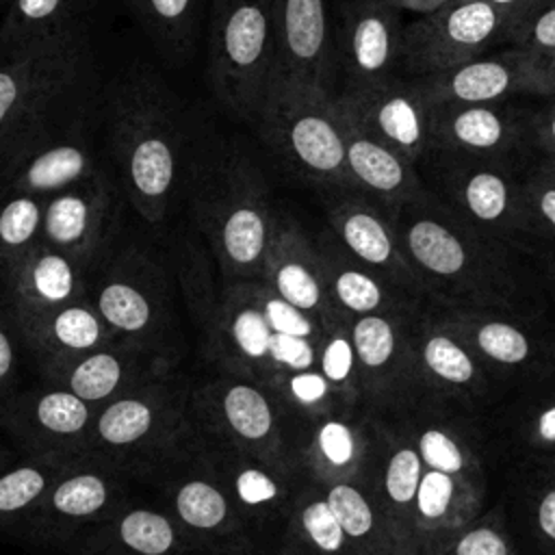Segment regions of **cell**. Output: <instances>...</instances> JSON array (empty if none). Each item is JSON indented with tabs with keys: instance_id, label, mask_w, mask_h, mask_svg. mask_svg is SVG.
<instances>
[{
	"instance_id": "6da1fadb",
	"label": "cell",
	"mask_w": 555,
	"mask_h": 555,
	"mask_svg": "<svg viewBox=\"0 0 555 555\" xmlns=\"http://www.w3.org/2000/svg\"><path fill=\"white\" fill-rule=\"evenodd\" d=\"M191 119L184 102L147 65L117 78L106 102V152L134 212L165 221L193 160Z\"/></svg>"
},
{
	"instance_id": "7a4b0ae2",
	"label": "cell",
	"mask_w": 555,
	"mask_h": 555,
	"mask_svg": "<svg viewBox=\"0 0 555 555\" xmlns=\"http://www.w3.org/2000/svg\"><path fill=\"white\" fill-rule=\"evenodd\" d=\"M193 208L219 258L232 271L260 264L273 236L264 180L236 143L193 154Z\"/></svg>"
},
{
	"instance_id": "3957f363",
	"label": "cell",
	"mask_w": 555,
	"mask_h": 555,
	"mask_svg": "<svg viewBox=\"0 0 555 555\" xmlns=\"http://www.w3.org/2000/svg\"><path fill=\"white\" fill-rule=\"evenodd\" d=\"M186 429V392L169 373L98 405L80 460L143 479Z\"/></svg>"
},
{
	"instance_id": "277c9868",
	"label": "cell",
	"mask_w": 555,
	"mask_h": 555,
	"mask_svg": "<svg viewBox=\"0 0 555 555\" xmlns=\"http://www.w3.org/2000/svg\"><path fill=\"white\" fill-rule=\"evenodd\" d=\"M87 30L0 50V156L69 111L89 76Z\"/></svg>"
},
{
	"instance_id": "5b68a950",
	"label": "cell",
	"mask_w": 555,
	"mask_h": 555,
	"mask_svg": "<svg viewBox=\"0 0 555 555\" xmlns=\"http://www.w3.org/2000/svg\"><path fill=\"white\" fill-rule=\"evenodd\" d=\"M280 74L269 0H210L206 80L217 104L251 124Z\"/></svg>"
},
{
	"instance_id": "8992f818",
	"label": "cell",
	"mask_w": 555,
	"mask_h": 555,
	"mask_svg": "<svg viewBox=\"0 0 555 555\" xmlns=\"http://www.w3.org/2000/svg\"><path fill=\"white\" fill-rule=\"evenodd\" d=\"M251 124L262 143L297 173L351 186L334 93L275 74Z\"/></svg>"
},
{
	"instance_id": "52a82bcc",
	"label": "cell",
	"mask_w": 555,
	"mask_h": 555,
	"mask_svg": "<svg viewBox=\"0 0 555 555\" xmlns=\"http://www.w3.org/2000/svg\"><path fill=\"white\" fill-rule=\"evenodd\" d=\"M87 297L119 340L165 353L167 284L158 262L139 245L115 247L91 273Z\"/></svg>"
},
{
	"instance_id": "ba28073f",
	"label": "cell",
	"mask_w": 555,
	"mask_h": 555,
	"mask_svg": "<svg viewBox=\"0 0 555 555\" xmlns=\"http://www.w3.org/2000/svg\"><path fill=\"white\" fill-rule=\"evenodd\" d=\"M516 20L488 0H449L403 24L399 69L418 78L460 65L503 43Z\"/></svg>"
},
{
	"instance_id": "9c48e42d",
	"label": "cell",
	"mask_w": 555,
	"mask_h": 555,
	"mask_svg": "<svg viewBox=\"0 0 555 555\" xmlns=\"http://www.w3.org/2000/svg\"><path fill=\"white\" fill-rule=\"evenodd\" d=\"M102 167L82 115L67 111L0 156V189L50 197Z\"/></svg>"
},
{
	"instance_id": "30bf717a",
	"label": "cell",
	"mask_w": 555,
	"mask_h": 555,
	"mask_svg": "<svg viewBox=\"0 0 555 555\" xmlns=\"http://www.w3.org/2000/svg\"><path fill=\"white\" fill-rule=\"evenodd\" d=\"M124 202L115 173L102 167L87 180L46 197L41 241L93 273L115 249Z\"/></svg>"
},
{
	"instance_id": "8fae6325",
	"label": "cell",
	"mask_w": 555,
	"mask_h": 555,
	"mask_svg": "<svg viewBox=\"0 0 555 555\" xmlns=\"http://www.w3.org/2000/svg\"><path fill=\"white\" fill-rule=\"evenodd\" d=\"M130 479L111 466L72 460L17 527L37 542H72L130 501Z\"/></svg>"
},
{
	"instance_id": "7c38bea8",
	"label": "cell",
	"mask_w": 555,
	"mask_h": 555,
	"mask_svg": "<svg viewBox=\"0 0 555 555\" xmlns=\"http://www.w3.org/2000/svg\"><path fill=\"white\" fill-rule=\"evenodd\" d=\"M95 405L74 392L46 384L13 392L0 410L4 429L26 457L80 460Z\"/></svg>"
},
{
	"instance_id": "4fadbf2b",
	"label": "cell",
	"mask_w": 555,
	"mask_h": 555,
	"mask_svg": "<svg viewBox=\"0 0 555 555\" xmlns=\"http://www.w3.org/2000/svg\"><path fill=\"white\" fill-rule=\"evenodd\" d=\"M538 67L540 54L505 46L412 80L429 104H496L516 95H538Z\"/></svg>"
},
{
	"instance_id": "5bb4252c",
	"label": "cell",
	"mask_w": 555,
	"mask_h": 555,
	"mask_svg": "<svg viewBox=\"0 0 555 555\" xmlns=\"http://www.w3.org/2000/svg\"><path fill=\"white\" fill-rule=\"evenodd\" d=\"M46 384L61 386L91 405H102L137 386L171 373L167 353L115 340L74 360L39 366Z\"/></svg>"
},
{
	"instance_id": "9a60e30c",
	"label": "cell",
	"mask_w": 555,
	"mask_h": 555,
	"mask_svg": "<svg viewBox=\"0 0 555 555\" xmlns=\"http://www.w3.org/2000/svg\"><path fill=\"white\" fill-rule=\"evenodd\" d=\"M336 98L364 130L410 163L431 152V104L412 78L392 76L371 87L340 91Z\"/></svg>"
},
{
	"instance_id": "2e32d148",
	"label": "cell",
	"mask_w": 555,
	"mask_h": 555,
	"mask_svg": "<svg viewBox=\"0 0 555 555\" xmlns=\"http://www.w3.org/2000/svg\"><path fill=\"white\" fill-rule=\"evenodd\" d=\"M390 0H349L336 46L343 91L362 89L397 76L403 22Z\"/></svg>"
},
{
	"instance_id": "e0dca14e",
	"label": "cell",
	"mask_w": 555,
	"mask_h": 555,
	"mask_svg": "<svg viewBox=\"0 0 555 555\" xmlns=\"http://www.w3.org/2000/svg\"><path fill=\"white\" fill-rule=\"evenodd\" d=\"M269 4L280 74L334 93L336 43L330 33L325 0H269Z\"/></svg>"
},
{
	"instance_id": "ac0fdd59",
	"label": "cell",
	"mask_w": 555,
	"mask_h": 555,
	"mask_svg": "<svg viewBox=\"0 0 555 555\" xmlns=\"http://www.w3.org/2000/svg\"><path fill=\"white\" fill-rule=\"evenodd\" d=\"M525 121L512 102L431 104V150L442 156L505 160L525 139Z\"/></svg>"
},
{
	"instance_id": "d6986e66",
	"label": "cell",
	"mask_w": 555,
	"mask_h": 555,
	"mask_svg": "<svg viewBox=\"0 0 555 555\" xmlns=\"http://www.w3.org/2000/svg\"><path fill=\"white\" fill-rule=\"evenodd\" d=\"M9 317L20 336L35 351L39 366L74 360L119 340L89 297L43 312Z\"/></svg>"
},
{
	"instance_id": "ffe728a7",
	"label": "cell",
	"mask_w": 555,
	"mask_h": 555,
	"mask_svg": "<svg viewBox=\"0 0 555 555\" xmlns=\"http://www.w3.org/2000/svg\"><path fill=\"white\" fill-rule=\"evenodd\" d=\"M72 544L78 555H184L189 538L169 512L126 501Z\"/></svg>"
},
{
	"instance_id": "44dd1931",
	"label": "cell",
	"mask_w": 555,
	"mask_h": 555,
	"mask_svg": "<svg viewBox=\"0 0 555 555\" xmlns=\"http://www.w3.org/2000/svg\"><path fill=\"white\" fill-rule=\"evenodd\" d=\"M0 275L7 280L9 314L43 312L82 299L91 278L80 262L43 241Z\"/></svg>"
},
{
	"instance_id": "7402d4cb",
	"label": "cell",
	"mask_w": 555,
	"mask_h": 555,
	"mask_svg": "<svg viewBox=\"0 0 555 555\" xmlns=\"http://www.w3.org/2000/svg\"><path fill=\"white\" fill-rule=\"evenodd\" d=\"M334 100L343 128L345 165L351 186H360L382 197L384 202L399 206L410 197L418 195L421 189L414 173V163L382 143L369 130H364L349 113V108L338 102L336 95Z\"/></svg>"
},
{
	"instance_id": "603a6c76",
	"label": "cell",
	"mask_w": 555,
	"mask_h": 555,
	"mask_svg": "<svg viewBox=\"0 0 555 555\" xmlns=\"http://www.w3.org/2000/svg\"><path fill=\"white\" fill-rule=\"evenodd\" d=\"M449 189L464 212L483 225H503L514 221L520 202V189L501 158L449 156Z\"/></svg>"
},
{
	"instance_id": "cb8c5ba5",
	"label": "cell",
	"mask_w": 555,
	"mask_h": 555,
	"mask_svg": "<svg viewBox=\"0 0 555 555\" xmlns=\"http://www.w3.org/2000/svg\"><path fill=\"white\" fill-rule=\"evenodd\" d=\"M145 477H163V492L169 503V514L186 538L221 533L230 527V499L212 473L173 470V466L163 460Z\"/></svg>"
},
{
	"instance_id": "d4e9b609",
	"label": "cell",
	"mask_w": 555,
	"mask_h": 555,
	"mask_svg": "<svg viewBox=\"0 0 555 555\" xmlns=\"http://www.w3.org/2000/svg\"><path fill=\"white\" fill-rule=\"evenodd\" d=\"M95 0H9L0 50L24 48L85 30L82 15Z\"/></svg>"
},
{
	"instance_id": "484cf974",
	"label": "cell",
	"mask_w": 555,
	"mask_h": 555,
	"mask_svg": "<svg viewBox=\"0 0 555 555\" xmlns=\"http://www.w3.org/2000/svg\"><path fill=\"white\" fill-rule=\"evenodd\" d=\"M401 236L410 256L434 275H455L466 264V245L457 230L425 206L423 193L401 204Z\"/></svg>"
},
{
	"instance_id": "4316f807",
	"label": "cell",
	"mask_w": 555,
	"mask_h": 555,
	"mask_svg": "<svg viewBox=\"0 0 555 555\" xmlns=\"http://www.w3.org/2000/svg\"><path fill=\"white\" fill-rule=\"evenodd\" d=\"M204 408L210 410L217 427L243 442H262L273 431V410L267 397L251 384L230 382L210 388L204 395Z\"/></svg>"
},
{
	"instance_id": "83f0119b",
	"label": "cell",
	"mask_w": 555,
	"mask_h": 555,
	"mask_svg": "<svg viewBox=\"0 0 555 555\" xmlns=\"http://www.w3.org/2000/svg\"><path fill=\"white\" fill-rule=\"evenodd\" d=\"M143 33L171 61H184L195 43L199 0H121Z\"/></svg>"
},
{
	"instance_id": "f1b7e54d",
	"label": "cell",
	"mask_w": 555,
	"mask_h": 555,
	"mask_svg": "<svg viewBox=\"0 0 555 555\" xmlns=\"http://www.w3.org/2000/svg\"><path fill=\"white\" fill-rule=\"evenodd\" d=\"M72 460L26 457L0 473V531L15 529Z\"/></svg>"
},
{
	"instance_id": "f546056e",
	"label": "cell",
	"mask_w": 555,
	"mask_h": 555,
	"mask_svg": "<svg viewBox=\"0 0 555 555\" xmlns=\"http://www.w3.org/2000/svg\"><path fill=\"white\" fill-rule=\"evenodd\" d=\"M46 197L0 189V273L41 241Z\"/></svg>"
},
{
	"instance_id": "4dcf8cb0",
	"label": "cell",
	"mask_w": 555,
	"mask_h": 555,
	"mask_svg": "<svg viewBox=\"0 0 555 555\" xmlns=\"http://www.w3.org/2000/svg\"><path fill=\"white\" fill-rule=\"evenodd\" d=\"M334 225L347 249L366 264H388L395 243L386 223L364 204L343 202L334 210Z\"/></svg>"
},
{
	"instance_id": "1f68e13d",
	"label": "cell",
	"mask_w": 555,
	"mask_h": 555,
	"mask_svg": "<svg viewBox=\"0 0 555 555\" xmlns=\"http://www.w3.org/2000/svg\"><path fill=\"white\" fill-rule=\"evenodd\" d=\"M507 46H516L535 54L555 52V0H538L507 30Z\"/></svg>"
},
{
	"instance_id": "d6a6232c",
	"label": "cell",
	"mask_w": 555,
	"mask_h": 555,
	"mask_svg": "<svg viewBox=\"0 0 555 555\" xmlns=\"http://www.w3.org/2000/svg\"><path fill=\"white\" fill-rule=\"evenodd\" d=\"M271 327L262 314V310L254 306L234 308L228 319V338L234 349L247 360H262L269 356L271 345Z\"/></svg>"
},
{
	"instance_id": "836d02e7",
	"label": "cell",
	"mask_w": 555,
	"mask_h": 555,
	"mask_svg": "<svg viewBox=\"0 0 555 555\" xmlns=\"http://www.w3.org/2000/svg\"><path fill=\"white\" fill-rule=\"evenodd\" d=\"M351 343L358 360L369 369H377L386 364L395 351V332L384 317L364 314L353 325Z\"/></svg>"
},
{
	"instance_id": "e575fe53",
	"label": "cell",
	"mask_w": 555,
	"mask_h": 555,
	"mask_svg": "<svg viewBox=\"0 0 555 555\" xmlns=\"http://www.w3.org/2000/svg\"><path fill=\"white\" fill-rule=\"evenodd\" d=\"M423 360L436 377L449 384H468L475 377L468 353L447 336H431L423 347Z\"/></svg>"
},
{
	"instance_id": "d590c367",
	"label": "cell",
	"mask_w": 555,
	"mask_h": 555,
	"mask_svg": "<svg viewBox=\"0 0 555 555\" xmlns=\"http://www.w3.org/2000/svg\"><path fill=\"white\" fill-rule=\"evenodd\" d=\"M325 503L343 527L345 535L362 538L373 527V509L366 499L349 483H336L325 494Z\"/></svg>"
},
{
	"instance_id": "8d00e7d4",
	"label": "cell",
	"mask_w": 555,
	"mask_h": 555,
	"mask_svg": "<svg viewBox=\"0 0 555 555\" xmlns=\"http://www.w3.org/2000/svg\"><path fill=\"white\" fill-rule=\"evenodd\" d=\"M275 291L278 295L293 304L299 310H312L319 299H321V291H319V282L314 280L312 271L293 258H284L278 269H275Z\"/></svg>"
},
{
	"instance_id": "74e56055",
	"label": "cell",
	"mask_w": 555,
	"mask_h": 555,
	"mask_svg": "<svg viewBox=\"0 0 555 555\" xmlns=\"http://www.w3.org/2000/svg\"><path fill=\"white\" fill-rule=\"evenodd\" d=\"M477 345L488 358L501 364H518L529 356V343L525 334L501 321L481 325L477 332Z\"/></svg>"
},
{
	"instance_id": "f35d334b",
	"label": "cell",
	"mask_w": 555,
	"mask_h": 555,
	"mask_svg": "<svg viewBox=\"0 0 555 555\" xmlns=\"http://www.w3.org/2000/svg\"><path fill=\"white\" fill-rule=\"evenodd\" d=\"M423 475V460L418 455V451L405 447L399 449L386 466V494L390 496L392 503L397 505H408L414 501L418 481Z\"/></svg>"
},
{
	"instance_id": "ab89813d",
	"label": "cell",
	"mask_w": 555,
	"mask_h": 555,
	"mask_svg": "<svg viewBox=\"0 0 555 555\" xmlns=\"http://www.w3.org/2000/svg\"><path fill=\"white\" fill-rule=\"evenodd\" d=\"M301 525L306 535L314 542L323 553H336L343 548L345 531L332 514L330 505L323 501H312L301 512Z\"/></svg>"
},
{
	"instance_id": "60d3db41",
	"label": "cell",
	"mask_w": 555,
	"mask_h": 555,
	"mask_svg": "<svg viewBox=\"0 0 555 555\" xmlns=\"http://www.w3.org/2000/svg\"><path fill=\"white\" fill-rule=\"evenodd\" d=\"M336 295L340 299V304L353 312H373L375 308H379L382 304V291L377 286V282L356 269H345L336 275L334 282Z\"/></svg>"
},
{
	"instance_id": "b9f144b4",
	"label": "cell",
	"mask_w": 555,
	"mask_h": 555,
	"mask_svg": "<svg viewBox=\"0 0 555 555\" xmlns=\"http://www.w3.org/2000/svg\"><path fill=\"white\" fill-rule=\"evenodd\" d=\"M453 492H455V483L453 477L442 473V470H434L429 468L427 473L421 475L416 494H414V503L416 509L423 518L427 520H438L449 512V505L453 501Z\"/></svg>"
},
{
	"instance_id": "7bdbcfd3",
	"label": "cell",
	"mask_w": 555,
	"mask_h": 555,
	"mask_svg": "<svg viewBox=\"0 0 555 555\" xmlns=\"http://www.w3.org/2000/svg\"><path fill=\"white\" fill-rule=\"evenodd\" d=\"M232 496L243 507H260L278 496V483L273 477L256 466H236L230 470Z\"/></svg>"
},
{
	"instance_id": "ee69618b",
	"label": "cell",
	"mask_w": 555,
	"mask_h": 555,
	"mask_svg": "<svg viewBox=\"0 0 555 555\" xmlns=\"http://www.w3.org/2000/svg\"><path fill=\"white\" fill-rule=\"evenodd\" d=\"M418 455L421 460L447 475H455L464 468V455L460 447L440 429H425L418 438Z\"/></svg>"
},
{
	"instance_id": "f6af8a7d",
	"label": "cell",
	"mask_w": 555,
	"mask_h": 555,
	"mask_svg": "<svg viewBox=\"0 0 555 555\" xmlns=\"http://www.w3.org/2000/svg\"><path fill=\"white\" fill-rule=\"evenodd\" d=\"M522 206L531 208L551 230H555V169L540 167L520 189Z\"/></svg>"
},
{
	"instance_id": "bcb514c9",
	"label": "cell",
	"mask_w": 555,
	"mask_h": 555,
	"mask_svg": "<svg viewBox=\"0 0 555 555\" xmlns=\"http://www.w3.org/2000/svg\"><path fill=\"white\" fill-rule=\"evenodd\" d=\"M317 447L330 466H347L356 455L353 431L340 421H327L317 434Z\"/></svg>"
},
{
	"instance_id": "7dc6e473",
	"label": "cell",
	"mask_w": 555,
	"mask_h": 555,
	"mask_svg": "<svg viewBox=\"0 0 555 555\" xmlns=\"http://www.w3.org/2000/svg\"><path fill=\"white\" fill-rule=\"evenodd\" d=\"M262 314L271 332L275 334H288V336H301V338H308L312 334V323L308 321L304 310L295 308L282 297H269L262 306Z\"/></svg>"
},
{
	"instance_id": "c3c4849f",
	"label": "cell",
	"mask_w": 555,
	"mask_h": 555,
	"mask_svg": "<svg viewBox=\"0 0 555 555\" xmlns=\"http://www.w3.org/2000/svg\"><path fill=\"white\" fill-rule=\"evenodd\" d=\"M269 358L291 371H308L314 362V351L308 338L288 336V334H271Z\"/></svg>"
},
{
	"instance_id": "681fc988",
	"label": "cell",
	"mask_w": 555,
	"mask_h": 555,
	"mask_svg": "<svg viewBox=\"0 0 555 555\" xmlns=\"http://www.w3.org/2000/svg\"><path fill=\"white\" fill-rule=\"evenodd\" d=\"M353 360H356L353 343L347 336L336 334V336H332V340L323 349L321 375L330 384H343L351 375Z\"/></svg>"
},
{
	"instance_id": "f907efd6",
	"label": "cell",
	"mask_w": 555,
	"mask_h": 555,
	"mask_svg": "<svg viewBox=\"0 0 555 555\" xmlns=\"http://www.w3.org/2000/svg\"><path fill=\"white\" fill-rule=\"evenodd\" d=\"M11 317H4L0 312V410L7 403V399L15 392V366H17V351L15 340L9 330Z\"/></svg>"
},
{
	"instance_id": "816d5d0a",
	"label": "cell",
	"mask_w": 555,
	"mask_h": 555,
	"mask_svg": "<svg viewBox=\"0 0 555 555\" xmlns=\"http://www.w3.org/2000/svg\"><path fill=\"white\" fill-rule=\"evenodd\" d=\"M455 555H509V551L499 531L490 527H479L457 540Z\"/></svg>"
},
{
	"instance_id": "f5cc1de1",
	"label": "cell",
	"mask_w": 555,
	"mask_h": 555,
	"mask_svg": "<svg viewBox=\"0 0 555 555\" xmlns=\"http://www.w3.org/2000/svg\"><path fill=\"white\" fill-rule=\"evenodd\" d=\"M327 386L330 382L317 371H297V375L288 379V390L301 405H314L323 401Z\"/></svg>"
},
{
	"instance_id": "db71d44e",
	"label": "cell",
	"mask_w": 555,
	"mask_h": 555,
	"mask_svg": "<svg viewBox=\"0 0 555 555\" xmlns=\"http://www.w3.org/2000/svg\"><path fill=\"white\" fill-rule=\"evenodd\" d=\"M529 132L546 156H555V98L529 117Z\"/></svg>"
},
{
	"instance_id": "11a10c76",
	"label": "cell",
	"mask_w": 555,
	"mask_h": 555,
	"mask_svg": "<svg viewBox=\"0 0 555 555\" xmlns=\"http://www.w3.org/2000/svg\"><path fill=\"white\" fill-rule=\"evenodd\" d=\"M540 89L538 95L555 98V52L540 54V67H538Z\"/></svg>"
},
{
	"instance_id": "9f6ffc18",
	"label": "cell",
	"mask_w": 555,
	"mask_h": 555,
	"mask_svg": "<svg viewBox=\"0 0 555 555\" xmlns=\"http://www.w3.org/2000/svg\"><path fill=\"white\" fill-rule=\"evenodd\" d=\"M538 525L542 533L555 540V490H548L538 505Z\"/></svg>"
},
{
	"instance_id": "6f0895ef",
	"label": "cell",
	"mask_w": 555,
	"mask_h": 555,
	"mask_svg": "<svg viewBox=\"0 0 555 555\" xmlns=\"http://www.w3.org/2000/svg\"><path fill=\"white\" fill-rule=\"evenodd\" d=\"M395 7H399L401 11H410L414 15H421V13H429L438 7H442L444 2L449 0H390Z\"/></svg>"
},
{
	"instance_id": "680465c9",
	"label": "cell",
	"mask_w": 555,
	"mask_h": 555,
	"mask_svg": "<svg viewBox=\"0 0 555 555\" xmlns=\"http://www.w3.org/2000/svg\"><path fill=\"white\" fill-rule=\"evenodd\" d=\"M538 436L544 442H555V405L540 414V418H538Z\"/></svg>"
},
{
	"instance_id": "91938a15",
	"label": "cell",
	"mask_w": 555,
	"mask_h": 555,
	"mask_svg": "<svg viewBox=\"0 0 555 555\" xmlns=\"http://www.w3.org/2000/svg\"><path fill=\"white\" fill-rule=\"evenodd\" d=\"M488 2H492V4H496V7H503V9H507V11H512V13H516L518 17L529 9V7H533L538 0H488Z\"/></svg>"
},
{
	"instance_id": "94428289",
	"label": "cell",
	"mask_w": 555,
	"mask_h": 555,
	"mask_svg": "<svg viewBox=\"0 0 555 555\" xmlns=\"http://www.w3.org/2000/svg\"><path fill=\"white\" fill-rule=\"evenodd\" d=\"M13 462H11V455H9V451H4L2 447H0V473L4 470V468H9Z\"/></svg>"
},
{
	"instance_id": "6125c7cd",
	"label": "cell",
	"mask_w": 555,
	"mask_h": 555,
	"mask_svg": "<svg viewBox=\"0 0 555 555\" xmlns=\"http://www.w3.org/2000/svg\"><path fill=\"white\" fill-rule=\"evenodd\" d=\"M546 165L555 169V156H546Z\"/></svg>"
},
{
	"instance_id": "be15d7a7",
	"label": "cell",
	"mask_w": 555,
	"mask_h": 555,
	"mask_svg": "<svg viewBox=\"0 0 555 555\" xmlns=\"http://www.w3.org/2000/svg\"><path fill=\"white\" fill-rule=\"evenodd\" d=\"M7 2H9V0H0V4H7Z\"/></svg>"
},
{
	"instance_id": "e7e4bbea",
	"label": "cell",
	"mask_w": 555,
	"mask_h": 555,
	"mask_svg": "<svg viewBox=\"0 0 555 555\" xmlns=\"http://www.w3.org/2000/svg\"><path fill=\"white\" fill-rule=\"evenodd\" d=\"M544 165H546V163H544ZM551 169H553V167H551Z\"/></svg>"
}]
</instances>
